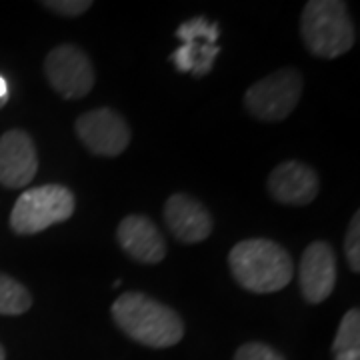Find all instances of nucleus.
<instances>
[{"label":"nucleus","instance_id":"obj_20","mask_svg":"<svg viewBox=\"0 0 360 360\" xmlns=\"http://www.w3.org/2000/svg\"><path fill=\"white\" fill-rule=\"evenodd\" d=\"M0 360H6V352H4V348L0 347Z\"/></svg>","mask_w":360,"mask_h":360},{"label":"nucleus","instance_id":"obj_1","mask_svg":"<svg viewBox=\"0 0 360 360\" xmlns=\"http://www.w3.org/2000/svg\"><path fill=\"white\" fill-rule=\"evenodd\" d=\"M110 314L124 335L144 347L170 348L184 336V322L179 312L142 292L118 296Z\"/></svg>","mask_w":360,"mask_h":360},{"label":"nucleus","instance_id":"obj_14","mask_svg":"<svg viewBox=\"0 0 360 360\" xmlns=\"http://www.w3.org/2000/svg\"><path fill=\"white\" fill-rule=\"evenodd\" d=\"M348 352H360L359 309H350L345 312L335 336V342H333V354H348Z\"/></svg>","mask_w":360,"mask_h":360},{"label":"nucleus","instance_id":"obj_3","mask_svg":"<svg viewBox=\"0 0 360 360\" xmlns=\"http://www.w3.org/2000/svg\"><path fill=\"white\" fill-rule=\"evenodd\" d=\"M300 39L316 58L333 60L354 46L356 30L340 0H310L300 16Z\"/></svg>","mask_w":360,"mask_h":360},{"label":"nucleus","instance_id":"obj_5","mask_svg":"<svg viewBox=\"0 0 360 360\" xmlns=\"http://www.w3.org/2000/svg\"><path fill=\"white\" fill-rule=\"evenodd\" d=\"M302 89L304 82L296 68H281L246 90V110L262 122H281L300 103Z\"/></svg>","mask_w":360,"mask_h":360},{"label":"nucleus","instance_id":"obj_17","mask_svg":"<svg viewBox=\"0 0 360 360\" xmlns=\"http://www.w3.org/2000/svg\"><path fill=\"white\" fill-rule=\"evenodd\" d=\"M234 360H286L278 352L264 342H246L236 350Z\"/></svg>","mask_w":360,"mask_h":360},{"label":"nucleus","instance_id":"obj_10","mask_svg":"<svg viewBox=\"0 0 360 360\" xmlns=\"http://www.w3.org/2000/svg\"><path fill=\"white\" fill-rule=\"evenodd\" d=\"M266 186L270 196L281 205L307 206L321 191V180L316 170L309 165L288 160L270 172Z\"/></svg>","mask_w":360,"mask_h":360},{"label":"nucleus","instance_id":"obj_15","mask_svg":"<svg viewBox=\"0 0 360 360\" xmlns=\"http://www.w3.org/2000/svg\"><path fill=\"white\" fill-rule=\"evenodd\" d=\"M176 37L184 42H193V40L205 39L206 42L217 44L219 40V25H210L205 18H193L188 22L180 26L176 30Z\"/></svg>","mask_w":360,"mask_h":360},{"label":"nucleus","instance_id":"obj_9","mask_svg":"<svg viewBox=\"0 0 360 360\" xmlns=\"http://www.w3.org/2000/svg\"><path fill=\"white\" fill-rule=\"evenodd\" d=\"M39 170L34 142L25 130H8L0 136V184L22 188L30 184Z\"/></svg>","mask_w":360,"mask_h":360},{"label":"nucleus","instance_id":"obj_4","mask_svg":"<svg viewBox=\"0 0 360 360\" xmlns=\"http://www.w3.org/2000/svg\"><path fill=\"white\" fill-rule=\"evenodd\" d=\"M77 198L63 184H44L20 194L11 212V229L16 234L30 236L49 226L66 222L75 214Z\"/></svg>","mask_w":360,"mask_h":360},{"label":"nucleus","instance_id":"obj_16","mask_svg":"<svg viewBox=\"0 0 360 360\" xmlns=\"http://www.w3.org/2000/svg\"><path fill=\"white\" fill-rule=\"evenodd\" d=\"M345 255L352 272H360V212H356L348 224L345 238Z\"/></svg>","mask_w":360,"mask_h":360},{"label":"nucleus","instance_id":"obj_11","mask_svg":"<svg viewBox=\"0 0 360 360\" xmlns=\"http://www.w3.org/2000/svg\"><path fill=\"white\" fill-rule=\"evenodd\" d=\"M165 222L184 245L202 243L212 232V217L200 200L184 193L172 194L165 205Z\"/></svg>","mask_w":360,"mask_h":360},{"label":"nucleus","instance_id":"obj_7","mask_svg":"<svg viewBox=\"0 0 360 360\" xmlns=\"http://www.w3.org/2000/svg\"><path fill=\"white\" fill-rule=\"evenodd\" d=\"M77 134L80 142L96 156L122 155L130 144V129L127 120L112 108H94L77 118Z\"/></svg>","mask_w":360,"mask_h":360},{"label":"nucleus","instance_id":"obj_6","mask_svg":"<svg viewBox=\"0 0 360 360\" xmlns=\"http://www.w3.org/2000/svg\"><path fill=\"white\" fill-rule=\"evenodd\" d=\"M44 75L52 89L66 101L84 98L94 86V66L89 54L75 44L52 49L44 60Z\"/></svg>","mask_w":360,"mask_h":360},{"label":"nucleus","instance_id":"obj_13","mask_svg":"<svg viewBox=\"0 0 360 360\" xmlns=\"http://www.w3.org/2000/svg\"><path fill=\"white\" fill-rule=\"evenodd\" d=\"M32 307V296L25 284L0 272V314L20 316Z\"/></svg>","mask_w":360,"mask_h":360},{"label":"nucleus","instance_id":"obj_21","mask_svg":"<svg viewBox=\"0 0 360 360\" xmlns=\"http://www.w3.org/2000/svg\"><path fill=\"white\" fill-rule=\"evenodd\" d=\"M6 103H8V98H0V108H2Z\"/></svg>","mask_w":360,"mask_h":360},{"label":"nucleus","instance_id":"obj_8","mask_svg":"<svg viewBox=\"0 0 360 360\" xmlns=\"http://www.w3.org/2000/svg\"><path fill=\"white\" fill-rule=\"evenodd\" d=\"M298 284L304 300L321 304L333 295L336 284V257L333 246L316 240L304 248L298 264Z\"/></svg>","mask_w":360,"mask_h":360},{"label":"nucleus","instance_id":"obj_18","mask_svg":"<svg viewBox=\"0 0 360 360\" xmlns=\"http://www.w3.org/2000/svg\"><path fill=\"white\" fill-rule=\"evenodd\" d=\"M198 56H200V44H198V40H193V42H184L180 49L172 52L170 60L174 63L180 72H193L194 66L198 63Z\"/></svg>","mask_w":360,"mask_h":360},{"label":"nucleus","instance_id":"obj_12","mask_svg":"<svg viewBox=\"0 0 360 360\" xmlns=\"http://www.w3.org/2000/svg\"><path fill=\"white\" fill-rule=\"evenodd\" d=\"M120 248L142 264H158L167 257V240L153 220L142 214H129L116 229Z\"/></svg>","mask_w":360,"mask_h":360},{"label":"nucleus","instance_id":"obj_19","mask_svg":"<svg viewBox=\"0 0 360 360\" xmlns=\"http://www.w3.org/2000/svg\"><path fill=\"white\" fill-rule=\"evenodd\" d=\"M42 4L52 13L63 14V16H80L92 6L90 0H49Z\"/></svg>","mask_w":360,"mask_h":360},{"label":"nucleus","instance_id":"obj_2","mask_svg":"<svg viewBox=\"0 0 360 360\" xmlns=\"http://www.w3.org/2000/svg\"><path fill=\"white\" fill-rule=\"evenodd\" d=\"M229 266L234 281L255 295L278 292L295 276L288 250L269 238H248L232 246Z\"/></svg>","mask_w":360,"mask_h":360}]
</instances>
